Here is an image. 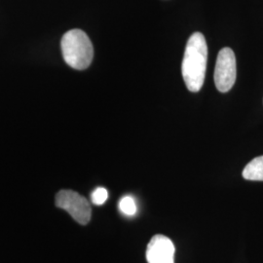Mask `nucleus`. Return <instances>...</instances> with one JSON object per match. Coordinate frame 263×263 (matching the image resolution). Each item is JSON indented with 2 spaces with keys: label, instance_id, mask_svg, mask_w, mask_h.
Masks as SVG:
<instances>
[{
  "label": "nucleus",
  "instance_id": "nucleus-6",
  "mask_svg": "<svg viewBox=\"0 0 263 263\" xmlns=\"http://www.w3.org/2000/svg\"><path fill=\"white\" fill-rule=\"evenodd\" d=\"M243 178L248 180L263 181V156L252 160L243 171Z\"/></svg>",
  "mask_w": 263,
  "mask_h": 263
},
{
  "label": "nucleus",
  "instance_id": "nucleus-5",
  "mask_svg": "<svg viewBox=\"0 0 263 263\" xmlns=\"http://www.w3.org/2000/svg\"><path fill=\"white\" fill-rule=\"evenodd\" d=\"M176 248L172 240L164 235H155L151 238L146 249L148 263H175Z\"/></svg>",
  "mask_w": 263,
  "mask_h": 263
},
{
  "label": "nucleus",
  "instance_id": "nucleus-2",
  "mask_svg": "<svg viewBox=\"0 0 263 263\" xmlns=\"http://www.w3.org/2000/svg\"><path fill=\"white\" fill-rule=\"evenodd\" d=\"M62 53L70 67L77 70L88 68L94 58L93 44L83 30L71 29L62 38Z\"/></svg>",
  "mask_w": 263,
  "mask_h": 263
},
{
  "label": "nucleus",
  "instance_id": "nucleus-7",
  "mask_svg": "<svg viewBox=\"0 0 263 263\" xmlns=\"http://www.w3.org/2000/svg\"><path fill=\"white\" fill-rule=\"evenodd\" d=\"M119 209L126 216H135L137 213V205L131 196H124L119 202Z\"/></svg>",
  "mask_w": 263,
  "mask_h": 263
},
{
  "label": "nucleus",
  "instance_id": "nucleus-1",
  "mask_svg": "<svg viewBox=\"0 0 263 263\" xmlns=\"http://www.w3.org/2000/svg\"><path fill=\"white\" fill-rule=\"evenodd\" d=\"M208 46L205 36L194 32L189 39L181 66L182 77L188 90L199 92L205 81L207 70Z\"/></svg>",
  "mask_w": 263,
  "mask_h": 263
},
{
  "label": "nucleus",
  "instance_id": "nucleus-8",
  "mask_svg": "<svg viewBox=\"0 0 263 263\" xmlns=\"http://www.w3.org/2000/svg\"><path fill=\"white\" fill-rule=\"evenodd\" d=\"M107 197H108L107 190L104 187H98L95 189L94 192L92 193L91 199L95 205H103L107 200Z\"/></svg>",
  "mask_w": 263,
  "mask_h": 263
},
{
  "label": "nucleus",
  "instance_id": "nucleus-3",
  "mask_svg": "<svg viewBox=\"0 0 263 263\" xmlns=\"http://www.w3.org/2000/svg\"><path fill=\"white\" fill-rule=\"evenodd\" d=\"M56 206L66 211L79 224H87L92 215L89 201L73 190H61L57 193Z\"/></svg>",
  "mask_w": 263,
  "mask_h": 263
},
{
  "label": "nucleus",
  "instance_id": "nucleus-4",
  "mask_svg": "<svg viewBox=\"0 0 263 263\" xmlns=\"http://www.w3.org/2000/svg\"><path fill=\"white\" fill-rule=\"evenodd\" d=\"M237 76L236 57L230 48H223L219 51L216 59L215 69V84L221 93H227L235 84Z\"/></svg>",
  "mask_w": 263,
  "mask_h": 263
}]
</instances>
